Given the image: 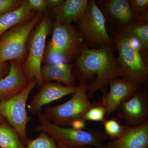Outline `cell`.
<instances>
[{"mask_svg":"<svg viewBox=\"0 0 148 148\" xmlns=\"http://www.w3.org/2000/svg\"><path fill=\"white\" fill-rule=\"evenodd\" d=\"M73 74L76 81L85 84L89 99L98 90L104 96L112 79L124 77V72L117 63L112 46L95 49L84 44L75 59Z\"/></svg>","mask_w":148,"mask_h":148,"instance_id":"obj_1","label":"cell"},{"mask_svg":"<svg viewBox=\"0 0 148 148\" xmlns=\"http://www.w3.org/2000/svg\"><path fill=\"white\" fill-rule=\"evenodd\" d=\"M84 45L83 38L79 30L71 24L53 21L51 38L46 45L45 63H71L78 55Z\"/></svg>","mask_w":148,"mask_h":148,"instance_id":"obj_2","label":"cell"},{"mask_svg":"<svg viewBox=\"0 0 148 148\" xmlns=\"http://www.w3.org/2000/svg\"><path fill=\"white\" fill-rule=\"evenodd\" d=\"M38 114L40 125L36 131L46 132L56 143H63L70 148L83 146L97 147L104 145V141L108 138L105 132L98 129L86 130L56 125L46 118L42 110Z\"/></svg>","mask_w":148,"mask_h":148,"instance_id":"obj_3","label":"cell"},{"mask_svg":"<svg viewBox=\"0 0 148 148\" xmlns=\"http://www.w3.org/2000/svg\"><path fill=\"white\" fill-rule=\"evenodd\" d=\"M113 32L112 40L118 52L116 61L124 72L123 78L145 86L148 81V67L138 46L121 32L114 29Z\"/></svg>","mask_w":148,"mask_h":148,"instance_id":"obj_4","label":"cell"},{"mask_svg":"<svg viewBox=\"0 0 148 148\" xmlns=\"http://www.w3.org/2000/svg\"><path fill=\"white\" fill-rule=\"evenodd\" d=\"M50 18L45 14L29 38V53L26 61L22 64V69L25 78L29 82L36 81L39 90L44 84L41 73L42 62L43 60L46 41L52 28Z\"/></svg>","mask_w":148,"mask_h":148,"instance_id":"obj_5","label":"cell"},{"mask_svg":"<svg viewBox=\"0 0 148 148\" xmlns=\"http://www.w3.org/2000/svg\"><path fill=\"white\" fill-rule=\"evenodd\" d=\"M43 15L38 12L27 23L12 27L0 37V64L12 60L23 63L26 61L27 41Z\"/></svg>","mask_w":148,"mask_h":148,"instance_id":"obj_6","label":"cell"},{"mask_svg":"<svg viewBox=\"0 0 148 148\" xmlns=\"http://www.w3.org/2000/svg\"><path fill=\"white\" fill-rule=\"evenodd\" d=\"M75 22L84 45L95 49L112 46L113 42L106 29V18L95 1H88L84 13Z\"/></svg>","mask_w":148,"mask_h":148,"instance_id":"obj_7","label":"cell"},{"mask_svg":"<svg viewBox=\"0 0 148 148\" xmlns=\"http://www.w3.org/2000/svg\"><path fill=\"white\" fill-rule=\"evenodd\" d=\"M93 106L88 97L85 84L79 83L70 100L58 106H46L43 113L46 118L56 125L71 126Z\"/></svg>","mask_w":148,"mask_h":148,"instance_id":"obj_8","label":"cell"},{"mask_svg":"<svg viewBox=\"0 0 148 148\" xmlns=\"http://www.w3.org/2000/svg\"><path fill=\"white\" fill-rule=\"evenodd\" d=\"M36 84V81L34 79L29 82L27 87L23 91L0 103V114L10 126L16 130L25 145L29 140L26 127L31 119L26 110V104L29 94Z\"/></svg>","mask_w":148,"mask_h":148,"instance_id":"obj_9","label":"cell"},{"mask_svg":"<svg viewBox=\"0 0 148 148\" xmlns=\"http://www.w3.org/2000/svg\"><path fill=\"white\" fill-rule=\"evenodd\" d=\"M116 117L125 121L126 127H137L148 121V93L141 86L130 99L122 103Z\"/></svg>","mask_w":148,"mask_h":148,"instance_id":"obj_10","label":"cell"},{"mask_svg":"<svg viewBox=\"0 0 148 148\" xmlns=\"http://www.w3.org/2000/svg\"><path fill=\"white\" fill-rule=\"evenodd\" d=\"M110 90L102 98V103L107 109V116L119 109L143 86L123 78H115L109 84Z\"/></svg>","mask_w":148,"mask_h":148,"instance_id":"obj_11","label":"cell"},{"mask_svg":"<svg viewBox=\"0 0 148 148\" xmlns=\"http://www.w3.org/2000/svg\"><path fill=\"white\" fill-rule=\"evenodd\" d=\"M77 86H67L59 83L45 82L42 87L33 95V100L28 106L32 114H38L45 105L48 104L66 95L75 93Z\"/></svg>","mask_w":148,"mask_h":148,"instance_id":"obj_12","label":"cell"},{"mask_svg":"<svg viewBox=\"0 0 148 148\" xmlns=\"http://www.w3.org/2000/svg\"><path fill=\"white\" fill-rule=\"evenodd\" d=\"M23 63L21 61H10L8 74L0 79V103L23 91L29 85L22 71Z\"/></svg>","mask_w":148,"mask_h":148,"instance_id":"obj_13","label":"cell"},{"mask_svg":"<svg viewBox=\"0 0 148 148\" xmlns=\"http://www.w3.org/2000/svg\"><path fill=\"white\" fill-rule=\"evenodd\" d=\"M103 8L110 21L120 31L138 20L132 13L127 0L101 1Z\"/></svg>","mask_w":148,"mask_h":148,"instance_id":"obj_14","label":"cell"},{"mask_svg":"<svg viewBox=\"0 0 148 148\" xmlns=\"http://www.w3.org/2000/svg\"><path fill=\"white\" fill-rule=\"evenodd\" d=\"M108 148H148V121L137 126L126 127L123 135L109 141Z\"/></svg>","mask_w":148,"mask_h":148,"instance_id":"obj_15","label":"cell"},{"mask_svg":"<svg viewBox=\"0 0 148 148\" xmlns=\"http://www.w3.org/2000/svg\"><path fill=\"white\" fill-rule=\"evenodd\" d=\"M88 0H66L60 5L51 9L54 21L61 24H71L84 13L88 5Z\"/></svg>","mask_w":148,"mask_h":148,"instance_id":"obj_16","label":"cell"},{"mask_svg":"<svg viewBox=\"0 0 148 148\" xmlns=\"http://www.w3.org/2000/svg\"><path fill=\"white\" fill-rule=\"evenodd\" d=\"M74 66L61 62L47 63L41 67V73L44 82L50 81L62 83L67 86H74L76 81L73 74Z\"/></svg>","mask_w":148,"mask_h":148,"instance_id":"obj_17","label":"cell"},{"mask_svg":"<svg viewBox=\"0 0 148 148\" xmlns=\"http://www.w3.org/2000/svg\"><path fill=\"white\" fill-rule=\"evenodd\" d=\"M119 32L123 33L133 41L136 42L142 57H147L148 13Z\"/></svg>","mask_w":148,"mask_h":148,"instance_id":"obj_18","label":"cell"},{"mask_svg":"<svg viewBox=\"0 0 148 148\" xmlns=\"http://www.w3.org/2000/svg\"><path fill=\"white\" fill-rule=\"evenodd\" d=\"M35 15L34 11L29 8L28 1H22L18 8L0 17V37L12 27L27 23Z\"/></svg>","mask_w":148,"mask_h":148,"instance_id":"obj_19","label":"cell"},{"mask_svg":"<svg viewBox=\"0 0 148 148\" xmlns=\"http://www.w3.org/2000/svg\"><path fill=\"white\" fill-rule=\"evenodd\" d=\"M16 130L7 121L0 124V148H25Z\"/></svg>","mask_w":148,"mask_h":148,"instance_id":"obj_20","label":"cell"},{"mask_svg":"<svg viewBox=\"0 0 148 148\" xmlns=\"http://www.w3.org/2000/svg\"><path fill=\"white\" fill-rule=\"evenodd\" d=\"M105 133L111 140H117L123 135L126 126L122 124L119 119L116 117L106 120L103 123Z\"/></svg>","mask_w":148,"mask_h":148,"instance_id":"obj_21","label":"cell"},{"mask_svg":"<svg viewBox=\"0 0 148 148\" xmlns=\"http://www.w3.org/2000/svg\"><path fill=\"white\" fill-rule=\"evenodd\" d=\"M107 109L102 101L93 103V106L81 117L84 121L100 122L102 123L106 120Z\"/></svg>","mask_w":148,"mask_h":148,"instance_id":"obj_22","label":"cell"},{"mask_svg":"<svg viewBox=\"0 0 148 148\" xmlns=\"http://www.w3.org/2000/svg\"><path fill=\"white\" fill-rule=\"evenodd\" d=\"M25 148H58L57 144L46 132H41L38 138L29 140Z\"/></svg>","mask_w":148,"mask_h":148,"instance_id":"obj_23","label":"cell"},{"mask_svg":"<svg viewBox=\"0 0 148 148\" xmlns=\"http://www.w3.org/2000/svg\"><path fill=\"white\" fill-rule=\"evenodd\" d=\"M132 13L140 18L148 13V0H127Z\"/></svg>","mask_w":148,"mask_h":148,"instance_id":"obj_24","label":"cell"},{"mask_svg":"<svg viewBox=\"0 0 148 148\" xmlns=\"http://www.w3.org/2000/svg\"><path fill=\"white\" fill-rule=\"evenodd\" d=\"M22 2L20 0H0V17L18 8Z\"/></svg>","mask_w":148,"mask_h":148,"instance_id":"obj_25","label":"cell"},{"mask_svg":"<svg viewBox=\"0 0 148 148\" xmlns=\"http://www.w3.org/2000/svg\"><path fill=\"white\" fill-rule=\"evenodd\" d=\"M28 4L31 9L39 12L43 13L48 8L46 0H29Z\"/></svg>","mask_w":148,"mask_h":148,"instance_id":"obj_26","label":"cell"},{"mask_svg":"<svg viewBox=\"0 0 148 148\" xmlns=\"http://www.w3.org/2000/svg\"><path fill=\"white\" fill-rule=\"evenodd\" d=\"M10 70V65L7 62L0 64V79L4 77L8 74Z\"/></svg>","mask_w":148,"mask_h":148,"instance_id":"obj_27","label":"cell"},{"mask_svg":"<svg viewBox=\"0 0 148 148\" xmlns=\"http://www.w3.org/2000/svg\"><path fill=\"white\" fill-rule=\"evenodd\" d=\"M85 122L81 119H79L74 121L71 127L76 129L84 130L85 127Z\"/></svg>","mask_w":148,"mask_h":148,"instance_id":"obj_28","label":"cell"},{"mask_svg":"<svg viewBox=\"0 0 148 148\" xmlns=\"http://www.w3.org/2000/svg\"><path fill=\"white\" fill-rule=\"evenodd\" d=\"M48 8L52 9L60 5L63 2L64 0H46Z\"/></svg>","mask_w":148,"mask_h":148,"instance_id":"obj_29","label":"cell"},{"mask_svg":"<svg viewBox=\"0 0 148 148\" xmlns=\"http://www.w3.org/2000/svg\"><path fill=\"white\" fill-rule=\"evenodd\" d=\"M79 148H108L106 147V145H104L100 146V147H90V146H83V147H80Z\"/></svg>","mask_w":148,"mask_h":148,"instance_id":"obj_30","label":"cell"},{"mask_svg":"<svg viewBox=\"0 0 148 148\" xmlns=\"http://www.w3.org/2000/svg\"><path fill=\"white\" fill-rule=\"evenodd\" d=\"M57 146L58 148H70L63 143H57Z\"/></svg>","mask_w":148,"mask_h":148,"instance_id":"obj_31","label":"cell"},{"mask_svg":"<svg viewBox=\"0 0 148 148\" xmlns=\"http://www.w3.org/2000/svg\"><path fill=\"white\" fill-rule=\"evenodd\" d=\"M5 121H6V120L0 114V124L3 123Z\"/></svg>","mask_w":148,"mask_h":148,"instance_id":"obj_32","label":"cell"},{"mask_svg":"<svg viewBox=\"0 0 148 148\" xmlns=\"http://www.w3.org/2000/svg\"></svg>","mask_w":148,"mask_h":148,"instance_id":"obj_33","label":"cell"}]
</instances>
